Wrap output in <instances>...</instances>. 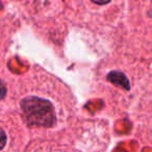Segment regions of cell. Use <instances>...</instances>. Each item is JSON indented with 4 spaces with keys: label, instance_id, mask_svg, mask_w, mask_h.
<instances>
[{
    "label": "cell",
    "instance_id": "6da1fadb",
    "mask_svg": "<svg viewBox=\"0 0 152 152\" xmlns=\"http://www.w3.org/2000/svg\"><path fill=\"white\" fill-rule=\"evenodd\" d=\"M21 110L30 126L51 127L55 123V112L50 101L39 97H27L21 101Z\"/></svg>",
    "mask_w": 152,
    "mask_h": 152
},
{
    "label": "cell",
    "instance_id": "7a4b0ae2",
    "mask_svg": "<svg viewBox=\"0 0 152 152\" xmlns=\"http://www.w3.org/2000/svg\"><path fill=\"white\" fill-rule=\"evenodd\" d=\"M107 79L116 86H120L125 90H130L129 80L123 73L118 71H113L107 75Z\"/></svg>",
    "mask_w": 152,
    "mask_h": 152
},
{
    "label": "cell",
    "instance_id": "3957f363",
    "mask_svg": "<svg viewBox=\"0 0 152 152\" xmlns=\"http://www.w3.org/2000/svg\"><path fill=\"white\" fill-rule=\"evenodd\" d=\"M7 144V134L5 132L0 128V150H2Z\"/></svg>",
    "mask_w": 152,
    "mask_h": 152
},
{
    "label": "cell",
    "instance_id": "277c9868",
    "mask_svg": "<svg viewBox=\"0 0 152 152\" xmlns=\"http://www.w3.org/2000/svg\"><path fill=\"white\" fill-rule=\"evenodd\" d=\"M7 95V88H5V85L0 80V99H3Z\"/></svg>",
    "mask_w": 152,
    "mask_h": 152
}]
</instances>
